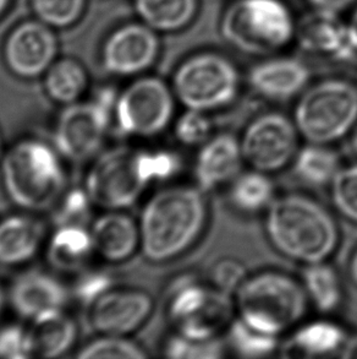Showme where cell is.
<instances>
[{
	"instance_id": "1",
	"label": "cell",
	"mask_w": 357,
	"mask_h": 359,
	"mask_svg": "<svg viewBox=\"0 0 357 359\" xmlns=\"http://www.w3.org/2000/svg\"><path fill=\"white\" fill-rule=\"evenodd\" d=\"M211 217L207 193L197 185H170L147 200L141 212V248L153 264L173 262L192 250Z\"/></svg>"
},
{
	"instance_id": "2",
	"label": "cell",
	"mask_w": 357,
	"mask_h": 359,
	"mask_svg": "<svg viewBox=\"0 0 357 359\" xmlns=\"http://www.w3.org/2000/svg\"><path fill=\"white\" fill-rule=\"evenodd\" d=\"M263 231L270 247L302 266L329 262L342 242L335 215L312 196L285 193L265 211Z\"/></svg>"
},
{
	"instance_id": "3",
	"label": "cell",
	"mask_w": 357,
	"mask_h": 359,
	"mask_svg": "<svg viewBox=\"0 0 357 359\" xmlns=\"http://www.w3.org/2000/svg\"><path fill=\"white\" fill-rule=\"evenodd\" d=\"M234 306L246 325L280 337L302 323L309 302L300 278L266 269L247 275L234 294Z\"/></svg>"
},
{
	"instance_id": "4",
	"label": "cell",
	"mask_w": 357,
	"mask_h": 359,
	"mask_svg": "<svg viewBox=\"0 0 357 359\" xmlns=\"http://www.w3.org/2000/svg\"><path fill=\"white\" fill-rule=\"evenodd\" d=\"M59 155L38 140L20 141L5 154L1 160L5 191L20 209L41 212L58 203L65 191V172Z\"/></svg>"
},
{
	"instance_id": "5",
	"label": "cell",
	"mask_w": 357,
	"mask_h": 359,
	"mask_svg": "<svg viewBox=\"0 0 357 359\" xmlns=\"http://www.w3.org/2000/svg\"><path fill=\"white\" fill-rule=\"evenodd\" d=\"M296 21L284 0H232L223 11L219 29L232 49L266 58L294 42Z\"/></svg>"
},
{
	"instance_id": "6",
	"label": "cell",
	"mask_w": 357,
	"mask_h": 359,
	"mask_svg": "<svg viewBox=\"0 0 357 359\" xmlns=\"http://www.w3.org/2000/svg\"><path fill=\"white\" fill-rule=\"evenodd\" d=\"M302 140L333 146L357 124V86L344 79H326L300 95L293 114Z\"/></svg>"
},
{
	"instance_id": "7",
	"label": "cell",
	"mask_w": 357,
	"mask_h": 359,
	"mask_svg": "<svg viewBox=\"0 0 357 359\" xmlns=\"http://www.w3.org/2000/svg\"><path fill=\"white\" fill-rule=\"evenodd\" d=\"M172 88L185 109L217 112L232 106L241 88L237 65L223 54H193L178 65Z\"/></svg>"
},
{
	"instance_id": "8",
	"label": "cell",
	"mask_w": 357,
	"mask_h": 359,
	"mask_svg": "<svg viewBox=\"0 0 357 359\" xmlns=\"http://www.w3.org/2000/svg\"><path fill=\"white\" fill-rule=\"evenodd\" d=\"M235 311L232 297L209 283L183 278L170 291L167 314L175 332L193 340L220 339Z\"/></svg>"
},
{
	"instance_id": "9",
	"label": "cell",
	"mask_w": 357,
	"mask_h": 359,
	"mask_svg": "<svg viewBox=\"0 0 357 359\" xmlns=\"http://www.w3.org/2000/svg\"><path fill=\"white\" fill-rule=\"evenodd\" d=\"M116 100L113 90H101L91 101L64 108L54 128V142L59 154L73 162L94 157L114 121Z\"/></svg>"
},
{
	"instance_id": "10",
	"label": "cell",
	"mask_w": 357,
	"mask_h": 359,
	"mask_svg": "<svg viewBox=\"0 0 357 359\" xmlns=\"http://www.w3.org/2000/svg\"><path fill=\"white\" fill-rule=\"evenodd\" d=\"M174 91L157 76L137 79L118 96L114 124L124 136L153 137L164 133L174 121Z\"/></svg>"
},
{
	"instance_id": "11",
	"label": "cell",
	"mask_w": 357,
	"mask_h": 359,
	"mask_svg": "<svg viewBox=\"0 0 357 359\" xmlns=\"http://www.w3.org/2000/svg\"><path fill=\"white\" fill-rule=\"evenodd\" d=\"M148 187L141 170L139 150L119 146L97 157L88 170L85 189L93 205L104 210H125Z\"/></svg>"
},
{
	"instance_id": "12",
	"label": "cell",
	"mask_w": 357,
	"mask_h": 359,
	"mask_svg": "<svg viewBox=\"0 0 357 359\" xmlns=\"http://www.w3.org/2000/svg\"><path fill=\"white\" fill-rule=\"evenodd\" d=\"M294 119L278 111L260 113L244 128L239 137L244 162L267 175L279 173L293 165L300 147Z\"/></svg>"
},
{
	"instance_id": "13",
	"label": "cell",
	"mask_w": 357,
	"mask_h": 359,
	"mask_svg": "<svg viewBox=\"0 0 357 359\" xmlns=\"http://www.w3.org/2000/svg\"><path fill=\"white\" fill-rule=\"evenodd\" d=\"M88 306V323L97 334L127 337L150 320L155 301L145 290L111 286Z\"/></svg>"
},
{
	"instance_id": "14",
	"label": "cell",
	"mask_w": 357,
	"mask_h": 359,
	"mask_svg": "<svg viewBox=\"0 0 357 359\" xmlns=\"http://www.w3.org/2000/svg\"><path fill=\"white\" fill-rule=\"evenodd\" d=\"M158 32L147 25L129 24L116 29L103 48V67L118 76L147 72L160 55Z\"/></svg>"
},
{
	"instance_id": "15",
	"label": "cell",
	"mask_w": 357,
	"mask_h": 359,
	"mask_svg": "<svg viewBox=\"0 0 357 359\" xmlns=\"http://www.w3.org/2000/svg\"><path fill=\"white\" fill-rule=\"evenodd\" d=\"M57 54V39L42 21L19 25L6 39L5 63L11 73L24 79L37 78L50 68Z\"/></svg>"
},
{
	"instance_id": "16",
	"label": "cell",
	"mask_w": 357,
	"mask_h": 359,
	"mask_svg": "<svg viewBox=\"0 0 357 359\" xmlns=\"http://www.w3.org/2000/svg\"><path fill=\"white\" fill-rule=\"evenodd\" d=\"M311 80V69L301 59L270 55L255 64L247 74V83L257 96L274 103L299 97Z\"/></svg>"
},
{
	"instance_id": "17",
	"label": "cell",
	"mask_w": 357,
	"mask_h": 359,
	"mask_svg": "<svg viewBox=\"0 0 357 359\" xmlns=\"http://www.w3.org/2000/svg\"><path fill=\"white\" fill-rule=\"evenodd\" d=\"M295 41L304 52L335 60L356 55L349 39L348 25L338 13L312 9L296 21Z\"/></svg>"
},
{
	"instance_id": "18",
	"label": "cell",
	"mask_w": 357,
	"mask_h": 359,
	"mask_svg": "<svg viewBox=\"0 0 357 359\" xmlns=\"http://www.w3.org/2000/svg\"><path fill=\"white\" fill-rule=\"evenodd\" d=\"M244 163L237 137L229 133L213 135L198 147L193 163L195 184L208 194L230 184L241 173Z\"/></svg>"
},
{
	"instance_id": "19",
	"label": "cell",
	"mask_w": 357,
	"mask_h": 359,
	"mask_svg": "<svg viewBox=\"0 0 357 359\" xmlns=\"http://www.w3.org/2000/svg\"><path fill=\"white\" fill-rule=\"evenodd\" d=\"M68 298V290L57 277L38 270L20 275L9 291L15 313L31 320L46 311L63 309Z\"/></svg>"
},
{
	"instance_id": "20",
	"label": "cell",
	"mask_w": 357,
	"mask_h": 359,
	"mask_svg": "<svg viewBox=\"0 0 357 359\" xmlns=\"http://www.w3.org/2000/svg\"><path fill=\"white\" fill-rule=\"evenodd\" d=\"M91 234L97 255L113 264L129 260L141 248L139 222L124 210H106L93 222Z\"/></svg>"
},
{
	"instance_id": "21",
	"label": "cell",
	"mask_w": 357,
	"mask_h": 359,
	"mask_svg": "<svg viewBox=\"0 0 357 359\" xmlns=\"http://www.w3.org/2000/svg\"><path fill=\"white\" fill-rule=\"evenodd\" d=\"M31 355L36 358H58L73 348L78 326L63 309L46 311L32 319L29 329Z\"/></svg>"
},
{
	"instance_id": "22",
	"label": "cell",
	"mask_w": 357,
	"mask_h": 359,
	"mask_svg": "<svg viewBox=\"0 0 357 359\" xmlns=\"http://www.w3.org/2000/svg\"><path fill=\"white\" fill-rule=\"evenodd\" d=\"M44 227L29 215L0 221V264L19 266L32 260L43 244Z\"/></svg>"
},
{
	"instance_id": "23",
	"label": "cell",
	"mask_w": 357,
	"mask_h": 359,
	"mask_svg": "<svg viewBox=\"0 0 357 359\" xmlns=\"http://www.w3.org/2000/svg\"><path fill=\"white\" fill-rule=\"evenodd\" d=\"M346 331L329 319L300 323L289 341V352L306 358H327L338 355L346 342Z\"/></svg>"
},
{
	"instance_id": "24",
	"label": "cell",
	"mask_w": 357,
	"mask_h": 359,
	"mask_svg": "<svg viewBox=\"0 0 357 359\" xmlns=\"http://www.w3.org/2000/svg\"><path fill=\"white\" fill-rule=\"evenodd\" d=\"M301 283L309 306L323 316L338 311L345 301L342 277L329 262H316L302 267Z\"/></svg>"
},
{
	"instance_id": "25",
	"label": "cell",
	"mask_w": 357,
	"mask_h": 359,
	"mask_svg": "<svg viewBox=\"0 0 357 359\" xmlns=\"http://www.w3.org/2000/svg\"><path fill=\"white\" fill-rule=\"evenodd\" d=\"M96 254L91 231L83 224L58 226L48 244V260L55 269L73 272L83 269Z\"/></svg>"
},
{
	"instance_id": "26",
	"label": "cell",
	"mask_w": 357,
	"mask_h": 359,
	"mask_svg": "<svg viewBox=\"0 0 357 359\" xmlns=\"http://www.w3.org/2000/svg\"><path fill=\"white\" fill-rule=\"evenodd\" d=\"M141 21L158 34H174L196 19L200 0H134Z\"/></svg>"
},
{
	"instance_id": "27",
	"label": "cell",
	"mask_w": 357,
	"mask_h": 359,
	"mask_svg": "<svg viewBox=\"0 0 357 359\" xmlns=\"http://www.w3.org/2000/svg\"><path fill=\"white\" fill-rule=\"evenodd\" d=\"M291 167L301 183L312 188H329L343 165L332 146L307 142L300 147Z\"/></svg>"
},
{
	"instance_id": "28",
	"label": "cell",
	"mask_w": 357,
	"mask_h": 359,
	"mask_svg": "<svg viewBox=\"0 0 357 359\" xmlns=\"http://www.w3.org/2000/svg\"><path fill=\"white\" fill-rule=\"evenodd\" d=\"M275 196L274 183L270 175L260 170L241 172L229 184V201L240 214H262Z\"/></svg>"
},
{
	"instance_id": "29",
	"label": "cell",
	"mask_w": 357,
	"mask_h": 359,
	"mask_svg": "<svg viewBox=\"0 0 357 359\" xmlns=\"http://www.w3.org/2000/svg\"><path fill=\"white\" fill-rule=\"evenodd\" d=\"M88 88V74L83 65L73 59H63L46 72L44 88L54 102L73 104L78 102Z\"/></svg>"
},
{
	"instance_id": "30",
	"label": "cell",
	"mask_w": 357,
	"mask_h": 359,
	"mask_svg": "<svg viewBox=\"0 0 357 359\" xmlns=\"http://www.w3.org/2000/svg\"><path fill=\"white\" fill-rule=\"evenodd\" d=\"M225 345L240 358H267L279 348V337L255 330L237 316L225 331Z\"/></svg>"
},
{
	"instance_id": "31",
	"label": "cell",
	"mask_w": 357,
	"mask_h": 359,
	"mask_svg": "<svg viewBox=\"0 0 357 359\" xmlns=\"http://www.w3.org/2000/svg\"><path fill=\"white\" fill-rule=\"evenodd\" d=\"M329 196L335 212L357 224V163L343 165L329 185Z\"/></svg>"
},
{
	"instance_id": "32",
	"label": "cell",
	"mask_w": 357,
	"mask_h": 359,
	"mask_svg": "<svg viewBox=\"0 0 357 359\" xmlns=\"http://www.w3.org/2000/svg\"><path fill=\"white\" fill-rule=\"evenodd\" d=\"M227 351L225 341H200L188 339L174 332L163 345V355L172 359H218L223 358Z\"/></svg>"
},
{
	"instance_id": "33",
	"label": "cell",
	"mask_w": 357,
	"mask_h": 359,
	"mask_svg": "<svg viewBox=\"0 0 357 359\" xmlns=\"http://www.w3.org/2000/svg\"><path fill=\"white\" fill-rule=\"evenodd\" d=\"M148 357L140 345L126 336L101 335L83 346L78 352L80 359H141Z\"/></svg>"
},
{
	"instance_id": "34",
	"label": "cell",
	"mask_w": 357,
	"mask_h": 359,
	"mask_svg": "<svg viewBox=\"0 0 357 359\" xmlns=\"http://www.w3.org/2000/svg\"><path fill=\"white\" fill-rule=\"evenodd\" d=\"M212 118L209 113L186 109L173 123L175 139L185 147H201L213 136Z\"/></svg>"
},
{
	"instance_id": "35",
	"label": "cell",
	"mask_w": 357,
	"mask_h": 359,
	"mask_svg": "<svg viewBox=\"0 0 357 359\" xmlns=\"http://www.w3.org/2000/svg\"><path fill=\"white\" fill-rule=\"evenodd\" d=\"M139 158L148 185L173 180L183 167L181 157L169 150H139Z\"/></svg>"
},
{
	"instance_id": "36",
	"label": "cell",
	"mask_w": 357,
	"mask_h": 359,
	"mask_svg": "<svg viewBox=\"0 0 357 359\" xmlns=\"http://www.w3.org/2000/svg\"><path fill=\"white\" fill-rule=\"evenodd\" d=\"M86 0H31L39 21L50 27H68L83 15Z\"/></svg>"
},
{
	"instance_id": "37",
	"label": "cell",
	"mask_w": 357,
	"mask_h": 359,
	"mask_svg": "<svg viewBox=\"0 0 357 359\" xmlns=\"http://www.w3.org/2000/svg\"><path fill=\"white\" fill-rule=\"evenodd\" d=\"M93 205L86 189H74L64 191L62 198L55 204L54 221L57 227L66 224H83L90 216Z\"/></svg>"
},
{
	"instance_id": "38",
	"label": "cell",
	"mask_w": 357,
	"mask_h": 359,
	"mask_svg": "<svg viewBox=\"0 0 357 359\" xmlns=\"http://www.w3.org/2000/svg\"><path fill=\"white\" fill-rule=\"evenodd\" d=\"M248 272L246 267L237 259L225 257L216 262L209 272V285L218 291L232 297Z\"/></svg>"
},
{
	"instance_id": "39",
	"label": "cell",
	"mask_w": 357,
	"mask_h": 359,
	"mask_svg": "<svg viewBox=\"0 0 357 359\" xmlns=\"http://www.w3.org/2000/svg\"><path fill=\"white\" fill-rule=\"evenodd\" d=\"M0 358H32L27 329L16 324H9L0 329Z\"/></svg>"
},
{
	"instance_id": "40",
	"label": "cell",
	"mask_w": 357,
	"mask_h": 359,
	"mask_svg": "<svg viewBox=\"0 0 357 359\" xmlns=\"http://www.w3.org/2000/svg\"><path fill=\"white\" fill-rule=\"evenodd\" d=\"M111 287V280L103 273H88L81 277L76 285V296L85 306L91 304L97 297Z\"/></svg>"
},
{
	"instance_id": "41",
	"label": "cell",
	"mask_w": 357,
	"mask_h": 359,
	"mask_svg": "<svg viewBox=\"0 0 357 359\" xmlns=\"http://www.w3.org/2000/svg\"><path fill=\"white\" fill-rule=\"evenodd\" d=\"M312 9L342 13L356 3V0H307Z\"/></svg>"
},
{
	"instance_id": "42",
	"label": "cell",
	"mask_w": 357,
	"mask_h": 359,
	"mask_svg": "<svg viewBox=\"0 0 357 359\" xmlns=\"http://www.w3.org/2000/svg\"><path fill=\"white\" fill-rule=\"evenodd\" d=\"M346 25H348L349 39L357 54V5L346 20Z\"/></svg>"
},
{
	"instance_id": "43",
	"label": "cell",
	"mask_w": 357,
	"mask_h": 359,
	"mask_svg": "<svg viewBox=\"0 0 357 359\" xmlns=\"http://www.w3.org/2000/svg\"><path fill=\"white\" fill-rule=\"evenodd\" d=\"M348 275L354 286L357 287V245L349 257Z\"/></svg>"
},
{
	"instance_id": "44",
	"label": "cell",
	"mask_w": 357,
	"mask_h": 359,
	"mask_svg": "<svg viewBox=\"0 0 357 359\" xmlns=\"http://www.w3.org/2000/svg\"><path fill=\"white\" fill-rule=\"evenodd\" d=\"M349 147H350V151L353 152V155L357 157V124L349 135Z\"/></svg>"
},
{
	"instance_id": "45",
	"label": "cell",
	"mask_w": 357,
	"mask_h": 359,
	"mask_svg": "<svg viewBox=\"0 0 357 359\" xmlns=\"http://www.w3.org/2000/svg\"><path fill=\"white\" fill-rule=\"evenodd\" d=\"M10 0H0V15L4 13V10L6 9V6L9 4Z\"/></svg>"
},
{
	"instance_id": "46",
	"label": "cell",
	"mask_w": 357,
	"mask_h": 359,
	"mask_svg": "<svg viewBox=\"0 0 357 359\" xmlns=\"http://www.w3.org/2000/svg\"><path fill=\"white\" fill-rule=\"evenodd\" d=\"M4 293H3V290H1V287H0V313L3 311V306H4Z\"/></svg>"
},
{
	"instance_id": "47",
	"label": "cell",
	"mask_w": 357,
	"mask_h": 359,
	"mask_svg": "<svg viewBox=\"0 0 357 359\" xmlns=\"http://www.w3.org/2000/svg\"><path fill=\"white\" fill-rule=\"evenodd\" d=\"M3 155V151H1V137H0V157Z\"/></svg>"
},
{
	"instance_id": "48",
	"label": "cell",
	"mask_w": 357,
	"mask_h": 359,
	"mask_svg": "<svg viewBox=\"0 0 357 359\" xmlns=\"http://www.w3.org/2000/svg\"><path fill=\"white\" fill-rule=\"evenodd\" d=\"M355 357H356V358H357V351H356V353H355Z\"/></svg>"
},
{
	"instance_id": "49",
	"label": "cell",
	"mask_w": 357,
	"mask_h": 359,
	"mask_svg": "<svg viewBox=\"0 0 357 359\" xmlns=\"http://www.w3.org/2000/svg\"><path fill=\"white\" fill-rule=\"evenodd\" d=\"M356 86H357V85H356Z\"/></svg>"
}]
</instances>
